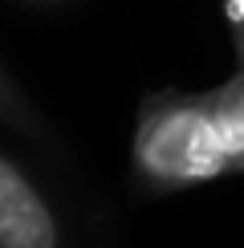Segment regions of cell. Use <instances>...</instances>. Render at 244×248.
<instances>
[{"label":"cell","instance_id":"5","mask_svg":"<svg viewBox=\"0 0 244 248\" xmlns=\"http://www.w3.org/2000/svg\"><path fill=\"white\" fill-rule=\"evenodd\" d=\"M220 8H224V20H228L232 45H236V61L244 65V0H220Z\"/></svg>","mask_w":244,"mask_h":248},{"label":"cell","instance_id":"4","mask_svg":"<svg viewBox=\"0 0 244 248\" xmlns=\"http://www.w3.org/2000/svg\"><path fill=\"white\" fill-rule=\"evenodd\" d=\"M0 122L13 126L16 134H25V139H33V142H45L49 139L45 118L37 114V106L29 102V94L16 86V78L4 74V65H0Z\"/></svg>","mask_w":244,"mask_h":248},{"label":"cell","instance_id":"2","mask_svg":"<svg viewBox=\"0 0 244 248\" xmlns=\"http://www.w3.org/2000/svg\"><path fill=\"white\" fill-rule=\"evenodd\" d=\"M0 248H61L57 212L13 155L0 151Z\"/></svg>","mask_w":244,"mask_h":248},{"label":"cell","instance_id":"3","mask_svg":"<svg viewBox=\"0 0 244 248\" xmlns=\"http://www.w3.org/2000/svg\"><path fill=\"white\" fill-rule=\"evenodd\" d=\"M208 102H212V114H216L220 130H224V142L232 151V171H244V65L224 86L208 90Z\"/></svg>","mask_w":244,"mask_h":248},{"label":"cell","instance_id":"1","mask_svg":"<svg viewBox=\"0 0 244 248\" xmlns=\"http://www.w3.org/2000/svg\"><path fill=\"white\" fill-rule=\"evenodd\" d=\"M130 163L151 191H183L236 175L208 94H151L135 122Z\"/></svg>","mask_w":244,"mask_h":248}]
</instances>
